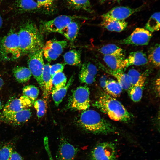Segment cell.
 <instances>
[{"mask_svg":"<svg viewBox=\"0 0 160 160\" xmlns=\"http://www.w3.org/2000/svg\"><path fill=\"white\" fill-rule=\"evenodd\" d=\"M65 63L70 65L81 66V51L72 49L65 53L63 56Z\"/></svg>","mask_w":160,"mask_h":160,"instance_id":"obj_23","label":"cell"},{"mask_svg":"<svg viewBox=\"0 0 160 160\" xmlns=\"http://www.w3.org/2000/svg\"><path fill=\"white\" fill-rule=\"evenodd\" d=\"M148 62L146 55L142 51H137L130 53L127 57L124 60V67L131 65L140 66Z\"/></svg>","mask_w":160,"mask_h":160,"instance_id":"obj_15","label":"cell"},{"mask_svg":"<svg viewBox=\"0 0 160 160\" xmlns=\"http://www.w3.org/2000/svg\"><path fill=\"white\" fill-rule=\"evenodd\" d=\"M15 7L21 12L36 11L40 10L36 0H17Z\"/></svg>","mask_w":160,"mask_h":160,"instance_id":"obj_26","label":"cell"},{"mask_svg":"<svg viewBox=\"0 0 160 160\" xmlns=\"http://www.w3.org/2000/svg\"><path fill=\"white\" fill-rule=\"evenodd\" d=\"M79 28V23L76 21H73L70 23L59 33L63 35L68 41L73 42L77 36Z\"/></svg>","mask_w":160,"mask_h":160,"instance_id":"obj_19","label":"cell"},{"mask_svg":"<svg viewBox=\"0 0 160 160\" xmlns=\"http://www.w3.org/2000/svg\"><path fill=\"white\" fill-rule=\"evenodd\" d=\"M81 68L87 70L90 74L95 77L97 69L95 66L90 62H85L82 65Z\"/></svg>","mask_w":160,"mask_h":160,"instance_id":"obj_38","label":"cell"},{"mask_svg":"<svg viewBox=\"0 0 160 160\" xmlns=\"http://www.w3.org/2000/svg\"><path fill=\"white\" fill-rule=\"evenodd\" d=\"M3 106L2 103L0 100V118L1 116Z\"/></svg>","mask_w":160,"mask_h":160,"instance_id":"obj_42","label":"cell"},{"mask_svg":"<svg viewBox=\"0 0 160 160\" xmlns=\"http://www.w3.org/2000/svg\"><path fill=\"white\" fill-rule=\"evenodd\" d=\"M10 160H24L21 155L16 151H13Z\"/></svg>","mask_w":160,"mask_h":160,"instance_id":"obj_40","label":"cell"},{"mask_svg":"<svg viewBox=\"0 0 160 160\" xmlns=\"http://www.w3.org/2000/svg\"><path fill=\"white\" fill-rule=\"evenodd\" d=\"M128 23L125 21L113 20L103 21L101 25L111 31L120 32L124 30L127 27Z\"/></svg>","mask_w":160,"mask_h":160,"instance_id":"obj_25","label":"cell"},{"mask_svg":"<svg viewBox=\"0 0 160 160\" xmlns=\"http://www.w3.org/2000/svg\"><path fill=\"white\" fill-rule=\"evenodd\" d=\"M100 66L106 73L116 78L117 82L122 89L125 90L129 89L131 87V84L127 74L124 73L122 70H112L109 69H108L103 66Z\"/></svg>","mask_w":160,"mask_h":160,"instance_id":"obj_16","label":"cell"},{"mask_svg":"<svg viewBox=\"0 0 160 160\" xmlns=\"http://www.w3.org/2000/svg\"><path fill=\"white\" fill-rule=\"evenodd\" d=\"M78 123L84 130L94 134L106 135L119 133L116 127L92 109H87L82 112Z\"/></svg>","mask_w":160,"mask_h":160,"instance_id":"obj_1","label":"cell"},{"mask_svg":"<svg viewBox=\"0 0 160 160\" xmlns=\"http://www.w3.org/2000/svg\"><path fill=\"white\" fill-rule=\"evenodd\" d=\"M52 90H58L65 86L67 78L62 72L55 74L52 78Z\"/></svg>","mask_w":160,"mask_h":160,"instance_id":"obj_32","label":"cell"},{"mask_svg":"<svg viewBox=\"0 0 160 160\" xmlns=\"http://www.w3.org/2000/svg\"><path fill=\"white\" fill-rule=\"evenodd\" d=\"M146 78V76L143 74L137 83L131 86L129 89L130 97L133 101L138 102L141 99Z\"/></svg>","mask_w":160,"mask_h":160,"instance_id":"obj_18","label":"cell"},{"mask_svg":"<svg viewBox=\"0 0 160 160\" xmlns=\"http://www.w3.org/2000/svg\"><path fill=\"white\" fill-rule=\"evenodd\" d=\"M124 57L112 55H104L103 59L106 65L112 70H122L125 68Z\"/></svg>","mask_w":160,"mask_h":160,"instance_id":"obj_20","label":"cell"},{"mask_svg":"<svg viewBox=\"0 0 160 160\" xmlns=\"http://www.w3.org/2000/svg\"><path fill=\"white\" fill-rule=\"evenodd\" d=\"M31 115L29 108L12 113L2 114L0 120L13 125L18 126L27 122Z\"/></svg>","mask_w":160,"mask_h":160,"instance_id":"obj_13","label":"cell"},{"mask_svg":"<svg viewBox=\"0 0 160 160\" xmlns=\"http://www.w3.org/2000/svg\"><path fill=\"white\" fill-rule=\"evenodd\" d=\"M152 36L151 33L145 28H136L127 37L119 42L120 44L136 46L148 44Z\"/></svg>","mask_w":160,"mask_h":160,"instance_id":"obj_10","label":"cell"},{"mask_svg":"<svg viewBox=\"0 0 160 160\" xmlns=\"http://www.w3.org/2000/svg\"><path fill=\"white\" fill-rule=\"evenodd\" d=\"M101 3H103L105 2L106 0H98Z\"/></svg>","mask_w":160,"mask_h":160,"instance_id":"obj_45","label":"cell"},{"mask_svg":"<svg viewBox=\"0 0 160 160\" xmlns=\"http://www.w3.org/2000/svg\"><path fill=\"white\" fill-rule=\"evenodd\" d=\"M89 19L88 17L80 16L61 15L50 20L41 21L39 30L43 36L53 33H59L73 21Z\"/></svg>","mask_w":160,"mask_h":160,"instance_id":"obj_5","label":"cell"},{"mask_svg":"<svg viewBox=\"0 0 160 160\" xmlns=\"http://www.w3.org/2000/svg\"><path fill=\"white\" fill-rule=\"evenodd\" d=\"M131 86L135 85L143 75L137 70L132 69L129 70L127 74Z\"/></svg>","mask_w":160,"mask_h":160,"instance_id":"obj_37","label":"cell"},{"mask_svg":"<svg viewBox=\"0 0 160 160\" xmlns=\"http://www.w3.org/2000/svg\"><path fill=\"white\" fill-rule=\"evenodd\" d=\"M28 68L42 91L44 84L42 75L44 66L42 49L28 54Z\"/></svg>","mask_w":160,"mask_h":160,"instance_id":"obj_8","label":"cell"},{"mask_svg":"<svg viewBox=\"0 0 160 160\" xmlns=\"http://www.w3.org/2000/svg\"><path fill=\"white\" fill-rule=\"evenodd\" d=\"M74 75H73L68 83L64 87L57 90H52V96L55 105L58 106L65 96L68 90L72 85L74 80Z\"/></svg>","mask_w":160,"mask_h":160,"instance_id":"obj_22","label":"cell"},{"mask_svg":"<svg viewBox=\"0 0 160 160\" xmlns=\"http://www.w3.org/2000/svg\"><path fill=\"white\" fill-rule=\"evenodd\" d=\"M117 149L114 143L104 142L97 144L90 153V160H116Z\"/></svg>","mask_w":160,"mask_h":160,"instance_id":"obj_7","label":"cell"},{"mask_svg":"<svg viewBox=\"0 0 160 160\" xmlns=\"http://www.w3.org/2000/svg\"><path fill=\"white\" fill-rule=\"evenodd\" d=\"M3 23V20L1 16L0 15V29L2 26Z\"/></svg>","mask_w":160,"mask_h":160,"instance_id":"obj_44","label":"cell"},{"mask_svg":"<svg viewBox=\"0 0 160 160\" xmlns=\"http://www.w3.org/2000/svg\"><path fill=\"white\" fill-rule=\"evenodd\" d=\"M65 65V63H58L51 65L50 72L52 78L56 74L62 72Z\"/></svg>","mask_w":160,"mask_h":160,"instance_id":"obj_39","label":"cell"},{"mask_svg":"<svg viewBox=\"0 0 160 160\" xmlns=\"http://www.w3.org/2000/svg\"><path fill=\"white\" fill-rule=\"evenodd\" d=\"M50 67L51 65L49 63L45 64L42 75L44 84L43 95L44 100L46 102L51 93L52 87Z\"/></svg>","mask_w":160,"mask_h":160,"instance_id":"obj_17","label":"cell"},{"mask_svg":"<svg viewBox=\"0 0 160 160\" xmlns=\"http://www.w3.org/2000/svg\"><path fill=\"white\" fill-rule=\"evenodd\" d=\"M160 45L157 44L150 49L147 57L148 62L156 67L160 66Z\"/></svg>","mask_w":160,"mask_h":160,"instance_id":"obj_31","label":"cell"},{"mask_svg":"<svg viewBox=\"0 0 160 160\" xmlns=\"http://www.w3.org/2000/svg\"><path fill=\"white\" fill-rule=\"evenodd\" d=\"M139 9V8H132L126 6L116 7L102 15V21L125 20L132 15L138 11Z\"/></svg>","mask_w":160,"mask_h":160,"instance_id":"obj_11","label":"cell"},{"mask_svg":"<svg viewBox=\"0 0 160 160\" xmlns=\"http://www.w3.org/2000/svg\"><path fill=\"white\" fill-rule=\"evenodd\" d=\"M13 151L11 144H6L0 146V160H10Z\"/></svg>","mask_w":160,"mask_h":160,"instance_id":"obj_35","label":"cell"},{"mask_svg":"<svg viewBox=\"0 0 160 160\" xmlns=\"http://www.w3.org/2000/svg\"><path fill=\"white\" fill-rule=\"evenodd\" d=\"M78 148L62 138L60 142L56 158L57 160H75Z\"/></svg>","mask_w":160,"mask_h":160,"instance_id":"obj_14","label":"cell"},{"mask_svg":"<svg viewBox=\"0 0 160 160\" xmlns=\"http://www.w3.org/2000/svg\"><path fill=\"white\" fill-rule=\"evenodd\" d=\"M65 40H58L53 39L47 41L42 48L43 56L48 62L56 60L67 46Z\"/></svg>","mask_w":160,"mask_h":160,"instance_id":"obj_9","label":"cell"},{"mask_svg":"<svg viewBox=\"0 0 160 160\" xmlns=\"http://www.w3.org/2000/svg\"><path fill=\"white\" fill-rule=\"evenodd\" d=\"M79 81L81 83L87 84H91L95 81V76L82 68H81L79 72Z\"/></svg>","mask_w":160,"mask_h":160,"instance_id":"obj_36","label":"cell"},{"mask_svg":"<svg viewBox=\"0 0 160 160\" xmlns=\"http://www.w3.org/2000/svg\"><path fill=\"white\" fill-rule=\"evenodd\" d=\"M90 91L86 86H79L72 91L65 110H85L90 106Z\"/></svg>","mask_w":160,"mask_h":160,"instance_id":"obj_6","label":"cell"},{"mask_svg":"<svg viewBox=\"0 0 160 160\" xmlns=\"http://www.w3.org/2000/svg\"><path fill=\"white\" fill-rule=\"evenodd\" d=\"M17 33L22 55L42 49L44 45L43 36L34 23L29 21L25 22Z\"/></svg>","mask_w":160,"mask_h":160,"instance_id":"obj_2","label":"cell"},{"mask_svg":"<svg viewBox=\"0 0 160 160\" xmlns=\"http://www.w3.org/2000/svg\"><path fill=\"white\" fill-rule=\"evenodd\" d=\"M103 86L106 92L115 98L120 96L123 89L117 81L113 80L105 81Z\"/></svg>","mask_w":160,"mask_h":160,"instance_id":"obj_28","label":"cell"},{"mask_svg":"<svg viewBox=\"0 0 160 160\" xmlns=\"http://www.w3.org/2000/svg\"><path fill=\"white\" fill-rule=\"evenodd\" d=\"M13 73L16 80L20 83H25L28 81L32 75L28 68L22 66L15 67L13 70Z\"/></svg>","mask_w":160,"mask_h":160,"instance_id":"obj_24","label":"cell"},{"mask_svg":"<svg viewBox=\"0 0 160 160\" xmlns=\"http://www.w3.org/2000/svg\"><path fill=\"white\" fill-rule=\"evenodd\" d=\"M21 55L18 33L11 31L0 39V60H14Z\"/></svg>","mask_w":160,"mask_h":160,"instance_id":"obj_4","label":"cell"},{"mask_svg":"<svg viewBox=\"0 0 160 160\" xmlns=\"http://www.w3.org/2000/svg\"><path fill=\"white\" fill-rule=\"evenodd\" d=\"M22 92L23 95L28 98L33 104L39 93L38 88L32 85L24 86L23 88Z\"/></svg>","mask_w":160,"mask_h":160,"instance_id":"obj_33","label":"cell"},{"mask_svg":"<svg viewBox=\"0 0 160 160\" xmlns=\"http://www.w3.org/2000/svg\"><path fill=\"white\" fill-rule=\"evenodd\" d=\"M155 88L159 95L160 91V79L159 78L156 81Z\"/></svg>","mask_w":160,"mask_h":160,"instance_id":"obj_41","label":"cell"},{"mask_svg":"<svg viewBox=\"0 0 160 160\" xmlns=\"http://www.w3.org/2000/svg\"><path fill=\"white\" fill-rule=\"evenodd\" d=\"M4 84V81L3 79L0 77V90L2 89Z\"/></svg>","mask_w":160,"mask_h":160,"instance_id":"obj_43","label":"cell"},{"mask_svg":"<svg viewBox=\"0 0 160 160\" xmlns=\"http://www.w3.org/2000/svg\"><path fill=\"white\" fill-rule=\"evenodd\" d=\"M33 104L38 118L40 119L42 117L46 112L47 102L44 100L39 99L36 100Z\"/></svg>","mask_w":160,"mask_h":160,"instance_id":"obj_34","label":"cell"},{"mask_svg":"<svg viewBox=\"0 0 160 160\" xmlns=\"http://www.w3.org/2000/svg\"><path fill=\"white\" fill-rule=\"evenodd\" d=\"M68 7L71 9L81 10L91 13L93 11L89 0H66Z\"/></svg>","mask_w":160,"mask_h":160,"instance_id":"obj_27","label":"cell"},{"mask_svg":"<svg viewBox=\"0 0 160 160\" xmlns=\"http://www.w3.org/2000/svg\"><path fill=\"white\" fill-rule=\"evenodd\" d=\"M159 12H156L153 14L145 24V28L151 33L157 31L160 27Z\"/></svg>","mask_w":160,"mask_h":160,"instance_id":"obj_30","label":"cell"},{"mask_svg":"<svg viewBox=\"0 0 160 160\" xmlns=\"http://www.w3.org/2000/svg\"><path fill=\"white\" fill-rule=\"evenodd\" d=\"M33 105L31 100L24 95L18 98L11 97L3 107L2 114L19 111L31 107Z\"/></svg>","mask_w":160,"mask_h":160,"instance_id":"obj_12","label":"cell"},{"mask_svg":"<svg viewBox=\"0 0 160 160\" xmlns=\"http://www.w3.org/2000/svg\"><path fill=\"white\" fill-rule=\"evenodd\" d=\"M108 0L116 1H117L118 2H120L121 1V0Z\"/></svg>","mask_w":160,"mask_h":160,"instance_id":"obj_46","label":"cell"},{"mask_svg":"<svg viewBox=\"0 0 160 160\" xmlns=\"http://www.w3.org/2000/svg\"><path fill=\"white\" fill-rule=\"evenodd\" d=\"M93 106L107 115L113 120L127 122L131 119V114L123 105L105 92H101Z\"/></svg>","mask_w":160,"mask_h":160,"instance_id":"obj_3","label":"cell"},{"mask_svg":"<svg viewBox=\"0 0 160 160\" xmlns=\"http://www.w3.org/2000/svg\"><path fill=\"white\" fill-rule=\"evenodd\" d=\"M38 7L44 13L51 15L56 11L57 0H36Z\"/></svg>","mask_w":160,"mask_h":160,"instance_id":"obj_29","label":"cell"},{"mask_svg":"<svg viewBox=\"0 0 160 160\" xmlns=\"http://www.w3.org/2000/svg\"><path fill=\"white\" fill-rule=\"evenodd\" d=\"M104 55H112L124 57V51L121 48L113 44H109L95 48Z\"/></svg>","mask_w":160,"mask_h":160,"instance_id":"obj_21","label":"cell"}]
</instances>
